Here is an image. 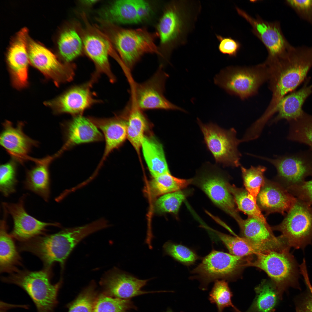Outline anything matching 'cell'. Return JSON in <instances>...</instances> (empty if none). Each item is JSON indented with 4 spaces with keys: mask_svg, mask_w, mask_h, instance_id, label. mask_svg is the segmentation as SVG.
I'll use <instances>...</instances> for the list:
<instances>
[{
    "mask_svg": "<svg viewBox=\"0 0 312 312\" xmlns=\"http://www.w3.org/2000/svg\"><path fill=\"white\" fill-rule=\"evenodd\" d=\"M227 186L233 197L238 211L243 212L248 216L252 217L263 222L267 223L257 201L245 189L237 187L229 182Z\"/></svg>",
    "mask_w": 312,
    "mask_h": 312,
    "instance_id": "35",
    "label": "cell"
},
{
    "mask_svg": "<svg viewBox=\"0 0 312 312\" xmlns=\"http://www.w3.org/2000/svg\"><path fill=\"white\" fill-rule=\"evenodd\" d=\"M78 240L76 234L67 228L55 234L37 237L24 242L22 248L38 257L47 268L55 262L59 263L63 267Z\"/></svg>",
    "mask_w": 312,
    "mask_h": 312,
    "instance_id": "9",
    "label": "cell"
},
{
    "mask_svg": "<svg viewBox=\"0 0 312 312\" xmlns=\"http://www.w3.org/2000/svg\"><path fill=\"white\" fill-rule=\"evenodd\" d=\"M242 237L260 249L263 253L289 248L280 235L276 237L268 223L248 216L238 224Z\"/></svg>",
    "mask_w": 312,
    "mask_h": 312,
    "instance_id": "23",
    "label": "cell"
},
{
    "mask_svg": "<svg viewBox=\"0 0 312 312\" xmlns=\"http://www.w3.org/2000/svg\"><path fill=\"white\" fill-rule=\"evenodd\" d=\"M137 308L130 299H118L103 294L97 297L92 312H131Z\"/></svg>",
    "mask_w": 312,
    "mask_h": 312,
    "instance_id": "39",
    "label": "cell"
},
{
    "mask_svg": "<svg viewBox=\"0 0 312 312\" xmlns=\"http://www.w3.org/2000/svg\"><path fill=\"white\" fill-rule=\"evenodd\" d=\"M27 48L29 62L56 86L73 79L76 68L74 64L61 62L50 50L31 39H28Z\"/></svg>",
    "mask_w": 312,
    "mask_h": 312,
    "instance_id": "14",
    "label": "cell"
},
{
    "mask_svg": "<svg viewBox=\"0 0 312 312\" xmlns=\"http://www.w3.org/2000/svg\"><path fill=\"white\" fill-rule=\"evenodd\" d=\"M59 156L56 153L41 159L34 158L33 161L35 165L26 170L24 188L40 196L46 202L49 201L50 194V165Z\"/></svg>",
    "mask_w": 312,
    "mask_h": 312,
    "instance_id": "26",
    "label": "cell"
},
{
    "mask_svg": "<svg viewBox=\"0 0 312 312\" xmlns=\"http://www.w3.org/2000/svg\"><path fill=\"white\" fill-rule=\"evenodd\" d=\"M197 123L204 136V142L217 164L224 167H237L241 166L242 155L238 149L240 143L234 128L223 129L212 122L203 123L199 119Z\"/></svg>",
    "mask_w": 312,
    "mask_h": 312,
    "instance_id": "7",
    "label": "cell"
},
{
    "mask_svg": "<svg viewBox=\"0 0 312 312\" xmlns=\"http://www.w3.org/2000/svg\"><path fill=\"white\" fill-rule=\"evenodd\" d=\"M28 30L22 28L16 34L7 52V60L12 84L18 89L28 84Z\"/></svg>",
    "mask_w": 312,
    "mask_h": 312,
    "instance_id": "22",
    "label": "cell"
},
{
    "mask_svg": "<svg viewBox=\"0 0 312 312\" xmlns=\"http://www.w3.org/2000/svg\"><path fill=\"white\" fill-rule=\"evenodd\" d=\"M98 0H83L80 1V3L86 7H91L97 3Z\"/></svg>",
    "mask_w": 312,
    "mask_h": 312,
    "instance_id": "49",
    "label": "cell"
},
{
    "mask_svg": "<svg viewBox=\"0 0 312 312\" xmlns=\"http://www.w3.org/2000/svg\"><path fill=\"white\" fill-rule=\"evenodd\" d=\"M88 117L101 132L105 141L103 153L96 168L99 170L109 154L127 139V122L119 113L111 118Z\"/></svg>",
    "mask_w": 312,
    "mask_h": 312,
    "instance_id": "24",
    "label": "cell"
},
{
    "mask_svg": "<svg viewBox=\"0 0 312 312\" xmlns=\"http://www.w3.org/2000/svg\"><path fill=\"white\" fill-rule=\"evenodd\" d=\"M119 113L127 120V138L139 153L148 125L146 117L143 111L136 107L130 100Z\"/></svg>",
    "mask_w": 312,
    "mask_h": 312,
    "instance_id": "28",
    "label": "cell"
},
{
    "mask_svg": "<svg viewBox=\"0 0 312 312\" xmlns=\"http://www.w3.org/2000/svg\"><path fill=\"white\" fill-rule=\"evenodd\" d=\"M289 249L258 254L254 260L249 259L245 265L264 271L271 278L280 297L285 287L296 282L299 275L298 263Z\"/></svg>",
    "mask_w": 312,
    "mask_h": 312,
    "instance_id": "6",
    "label": "cell"
},
{
    "mask_svg": "<svg viewBox=\"0 0 312 312\" xmlns=\"http://www.w3.org/2000/svg\"><path fill=\"white\" fill-rule=\"evenodd\" d=\"M183 25L176 7H168L164 10L157 26L160 44L164 47L175 40L180 33Z\"/></svg>",
    "mask_w": 312,
    "mask_h": 312,
    "instance_id": "32",
    "label": "cell"
},
{
    "mask_svg": "<svg viewBox=\"0 0 312 312\" xmlns=\"http://www.w3.org/2000/svg\"><path fill=\"white\" fill-rule=\"evenodd\" d=\"M153 279L142 280L133 275L114 268L105 276L101 281L105 294L118 299L128 300L133 297L150 293L164 291H146L141 290Z\"/></svg>",
    "mask_w": 312,
    "mask_h": 312,
    "instance_id": "20",
    "label": "cell"
},
{
    "mask_svg": "<svg viewBox=\"0 0 312 312\" xmlns=\"http://www.w3.org/2000/svg\"><path fill=\"white\" fill-rule=\"evenodd\" d=\"M26 196L23 195L16 203H2L3 209L11 215L13 221V228L10 235L24 242L41 234L49 226H60L58 223L42 222L28 214L24 207Z\"/></svg>",
    "mask_w": 312,
    "mask_h": 312,
    "instance_id": "17",
    "label": "cell"
},
{
    "mask_svg": "<svg viewBox=\"0 0 312 312\" xmlns=\"http://www.w3.org/2000/svg\"><path fill=\"white\" fill-rule=\"evenodd\" d=\"M70 26L60 33L57 40L58 51L64 62H72L83 51L81 27L78 24Z\"/></svg>",
    "mask_w": 312,
    "mask_h": 312,
    "instance_id": "29",
    "label": "cell"
},
{
    "mask_svg": "<svg viewBox=\"0 0 312 312\" xmlns=\"http://www.w3.org/2000/svg\"><path fill=\"white\" fill-rule=\"evenodd\" d=\"M236 9L238 14L250 24L253 32L266 47L268 52L266 60L283 55L292 46L285 37L279 23L267 22L259 16L254 18L239 8Z\"/></svg>",
    "mask_w": 312,
    "mask_h": 312,
    "instance_id": "16",
    "label": "cell"
},
{
    "mask_svg": "<svg viewBox=\"0 0 312 312\" xmlns=\"http://www.w3.org/2000/svg\"><path fill=\"white\" fill-rule=\"evenodd\" d=\"M64 144L59 151H64L78 145L102 141L101 131L88 117L83 115L73 116L61 125Z\"/></svg>",
    "mask_w": 312,
    "mask_h": 312,
    "instance_id": "21",
    "label": "cell"
},
{
    "mask_svg": "<svg viewBox=\"0 0 312 312\" xmlns=\"http://www.w3.org/2000/svg\"><path fill=\"white\" fill-rule=\"evenodd\" d=\"M256 297L250 311L257 312H274L280 297L274 284L264 280L255 288Z\"/></svg>",
    "mask_w": 312,
    "mask_h": 312,
    "instance_id": "34",
    "label": "cell"
},
{
    "mask_svg": "<svg viewBox=\"0 0 312 312\" xmlns=\"http://www.w3.org/2000/svg\"><path fill=\"white\" fill-rule=\"evenodd\" d=\"M268 76L264 62L251 66L227 67L216 76L214 82L229 94L244 100L256 94Z\"/></svg>",
    "mask_w": 312,
    "mask_h": 312,
    "instance_id": "3",
    "label": "cell"
},
{
    "mask_svg": "<svg viewBox=\"0 0 312 312\" xmlns=\"http://www.w3.org/2000/svg\"><path fill=\"white\" fill-rule=\"evenodd\" d=\"M192 178L185 179L175 177L166 173L153 177L149 183L148 190L153 197L182 190L192 184Z\"/></svg>",
    "mask_w": 312,
    "mask_h": 312,
    "instance_id": "33",
    "label": "cell"
},
{
    "mask_svg": "<svg viewBox=\"0 0 312 312\" xmlns=\"http://www.w3.org/2000/svg\"><path fill=\"white\" fill-rule=\"evenodd\" d=\"M7 214L4 211L3 217L0 222L1 272L16 271V266L19 263L21 260L12 237L8 233L6 221Z\"/></svg>",
    "mask_w": 312,
    "mask_h": 312,
    "instance_id": "31",
    "label": "cell"
},
{
    "mask_svg": "<svg viewBox=\"0 0 312 312\" xmlns=\"http://www.w3.org/2000/svg\"><path fill=\"white\" fill-rule=\"evenodd\" d=\"M215 232L232 255L244 257L263 253L258 247L242 237L232 236L217 231Z\"/></svg>",
    "mask_w": 312,
    "mask_h": 312,
    "instance_id": "37",
    "label": "cell"
},
{
    "mask_svg": "<svg viewBox=\"0 0 312 312\" xmlns=\"http://www.w3.org/2000/svg\"><path fill=\"white\" fill-rule=\"evenodd\" d=\"M287 190L297 198L312 206V179L291 187Z\"/></svg>",
    "mask_w": 312,
    "mask_h": 312,
    "instance_id": "46",
    "label": "cell"
},
{
    "mask_svg": "<svg viewBox=\"0 0 312 312\" xmlns=\"http://www.w3.org/2000/svg\"><path fill=\"white\" fill-rule=\"evenodd\" d=\"M188 195L187 191L182 190L163 195L155 202V210L159 213H170L177 215Z\"/></svg>",
    "mask_w": 312,
    "mask_h": 312,
    "instance_id": "42",
    "label": "cell"
},
{
    "mask_svg": "<svg viewBox=\"0 0 312 312\" xmlns=\"http://www.w3.org/2000/svg\"><path fill=\"white\" fill-rule=\"evenodd\" d=\"M266 161L276 168L277 181L287 190L300 185L309 176L312 177V150L310 148L272 159L251 154Z\"/></svg>",
    "mask_w": 312,
    "mask_h": 312,
    "instance_id": "12",
    "label": "cell"
},
{
    "mask_svg": "<svg viewBox=\"0 0 312 312\" xmlns=\"http://www.w3.org/2000/svg\"><path fill=\"white\" fill-rule=\"evenodd\" d=\"M264 63L268 69V81L272 96L264 113L272 117L283 98L307 79L312 67V46H292L283 55Z\"/></svg>",
    "mask_w": 312,
    "mask_h": 312,
    "instance_id": "1",
    "label": "cell"
},
{
    "mask_svg": "<svg viewBox=\"0 0 312 312\" xmlns=\"http://www.w3.org/2000/svg\"><path fill=\"white\" fill-rule=\"evenodd\" d=\"M47 271L17 272L3 279L5 282L15 284L28 294L37 312H53L57 303L60 281L52 284Z\"/></svg>",
    "mask_w": 312,
    "mask_h": 312,
    "instance_id": "4",
    "label": "cell"
},
{
    "mask_svg": "<svg viewBox=\"0 0 312 312\" xmlns=\"http://www.w3.org/2000/svg\"><path fill=\"white\" fill-rule=\"evenodd\" d=\"M296 198L277 182L266 178L257 198L261 211L266 215L278 213L285 215L292 207Z\"/></svg>",
    "mask_w": 312,
    "mask_h": 312,
    "instance_id": "25",
    "label": "cell"
},
{
    "mask_svg": "<svg viewBox=\"0 0 312 312\" xmlns=\"http://www.w3.org/2000/svg\"><path fill=\"white\" fill-rule=\"evenodd\" d=\"M95 81H88L73 86L62 94L44 104L52 109L55 114H67L74 116L83 115V112L101 100L95 98L92 91Z\"/></svg>",
    "mask_w": 312,
    "mask_h": 312,
    "instance_id": "15",
    "label": "cell"
},
{
    "mask_svg": "<svg viewBox=\"0 0 312 312\" xmlns=\"http://www.w3.org/2000/svg\"><path fill=\"white\" fill-rule=\"evenodd\" d=\"M288 122L287 139L305 144L312 150V115L304 112L299 117Z\"/></svg>",
    "mask_w": 312,
    "mask_h": 312,
    "instance_id": "36",
    "label": "cell"
},
{
    "mask_svg": "<svg viewBox=\"0 0 312 312\" xmlns=\"http://www.w3.org/2000/svg\"><path fill=\"white\" fill-rule=\"evenodd\" d=\"M310 78H307L303 86L299 90L286 95L280 102L277 109V115L270 124L284 119L288 122L301 116L304 112L303 105L308 97L312 93V84L308 85Z\"/></svg>",
    "mask_w": 312,
    "mask_h": 312,
    "instance_id": "27",
    "label": "cell"
},
{
    "mask_svg": "<svg viewBox=\"0 0 312 312\" xmlns=\"http://www.w3.org/2000/svg\"><path fill=\"white\" fill-rule=\"evenodd\" d=\"M234 311H235V312H242L241 311H240L239 310L236 308L235 309H234Z\"/></svg>",
    "mask_w": 312,
    "mask_h": 312,
    "instance_id": "50",
    "label": "cell"
},
{
    "mask_svg": "<svg viewBox=\"0 0 312 312\" xmlns=\"http://www.w3.org/2000/svg\"><path fill=\"white\" fill-rule=\"evenodd\" d=\"M232 293L228 283L224 280H216L209 294V300L211 303L215 304L217 312H223L224 308L231 307L233 309L235 307L231 300Z\"/></svg>",
    "mask_w": 312,
    "mask_h": 312,
    "instance_id": "41",
    "label": "cell"
},
{
    "mask_svg": "<svg viewBox=\"0 0 312 312\" xmlns=\"http://www.w3.org/2000/svg\"><path fill=\"white\" fill-rule=\"evenodd\" d=\"M97 298L95 287L90 285L71 304L68 312H92Z\"/></svg>",
    "mask_w": 312,
    "mask_h": 312,
    "instance_id": "44",
    "label": "cell"
},
{
    "mask_svg": "<svg viewBox=\"0 0 312 312\" xmlns=\"http://www.w3.org/2000/svg\"><path fill=\"white\" fill-rule=\"evenodd\" d=\"M24 122H18L14 127L10 121L6 120L2 124L0 133V144L13 159L23 164L34 158L29 154L34 147L39 146V142L27 135L23 131Z\"/></svg>",
    "mask_w": 312,
    "mask_h": 312,
    "instance_id": "19",
    "label": "cell"
},
{
    "mask_svg": "<svg viewBox=\"0 0 312 312\" xmlns=\"http://www.w3.org/2000/svg\"><path fill=\"white\" fill-rule=\"evenodd\" d=\"M216 36L220 42L219 51L230 56L235 57L241 47L239 42L231 37H224L218 35Z\"/></svg>",
    "mask_w": 312,
    "mask_h": 312,
    "instance_id": "47",
    "label": "cell"
},
{
    "mask_svg": "<svg viewBox=\"0 0 312 312\" xmlns=\"http://www.w3.org/2000/svg\"><path fill=\"white\" fill-rule=\"evenodd\" d=\"M271 228L281 233L289 248L303 249L312 243V206L296 198L281 222Z\"/></svg>",
    "mask_w": 312,
    "mask_h": 312,
    "instance_id": "10",
    "label": "cell"
},
{
    "mask_svg": "<svg viewBox=\"0 0 312 312\" xmlns=\"http://www.w3.org/2000/svg\"><path fill=\"white\" fill-rule=\"evenodd\" d=\"M240 167L245 189L257 201V195L265 182L264 174L267 168L261 165L251 166L249 168Z\"/></svg>",
    "mask_w": 312,
    "mask_h": 312,
    "instance_id": "38",
    "label": "cell"
},
{
    "mask_svg": "<svg viewBox=\"0 0 312 312\" xmlns=\"http://www.w3.org/2000/svg\"><path fill=\"white\" fill-rule=\"evenodd\" d=\"M141 148L145 162L153 177L170 172L162 146L154 138L145 136Z\"/></svg>",
    "mask_w": 312,
    "mask_h": 312,
    "instance_id": "30",
    "label": "cell"
},
{
    "mask_svg": "<svg viewBox=\"0 0 312 312\" xmlns=\"http://www.w3.org/2000/svg\"><path fill=\"white\" fill-rule=\"evenodd\" d=\"M247 259L213 250L192 271L194 275L191 278L198 280L201 283V289L206 290L211 282L233 278L242 268L245 266Z\"/></svg>",
    "mask_w": 312,
    "mask_h": 312,
    "instance_id": "11",
    "label": "cell"
},
{
    "mask_svg": "<svg viewBox=\"0 0 312 312\" xmlns=\"http://www.w3.org/2000/svg\"><path fill=\"white\" fill-rule=\"evenodd\" d=\"M168 75L163 69L162 65L150 78L141 83L134 82L130 99L133 104L142 111L162 109L185 110L171 103L164 95L166 82Z\"/></svg>",
    "mask_w": 312,
    "mask_h": 312,
    "instance_id": "13",
    "label": "cell"
},
{
    "mask_svg": "<svg viewBox=\"0 0 312 312\" xmlns=\"http://www.w3.org/2000/svg\"><path fill=\"white\" fill-rule=\"evenodd\" d=\"M285 3L301 19L312 26V0H287Z\"/></svg>",
    "mask_w": 312,
    "mask_h": 312,
    "instance_id": "45",
    "label": "cell"
},
{
    "mask_svg": "<svg viewBox=\"0 0 312 312\" xmlns=\"http://www.w3.org/2000/svg\"><path fill=\"white\" fill-rule=\"evenodd\" d=\"M18 162L11 158L0 166V190L2 194L8 197L16 191Z\"/></svg>",
    "mask_w": 312,
    "mask_h": 312,
    "instance_id": "40",
    "label": "cell"
},
{
    "mask_svg": "<svg viewBox=\"0 0 312 312\" xmlns=\"http://www.w3.org/2000/svg\"><path fill=\"white\" fill-rule=\"evenodd\" d=\"M164 312H173L172 310L170 309H168L166 311Z\"/></svg>",
    "mask_w": 312,
    "mask_h": 312,
    "instance_id": "51",
    "label": "cell"
},
{
    "mask_svg": "<svg viewBox=\"0 0 312 312\" xmlns=\"http://www.w3.org/2000/svg\"><path fill=\"white\" fill-rule=\"evenodd\" d=\"M152 12L151 4L146 1L116 0L100 10L99 19L116 25L137 24L148 18Z\"/></svg>",
    "mask_w": 312,
    "mask_h": 312,
    "instance_id": "18",
    "label": "cell"
},
{
    "mask_svg": "<svg viewBox=\"0 0 312 312\" xmlns=\"http://www.w3.org/2000/svg\"><path fill=\"white\" fill-rule=\"evenodd\" d=\"M101 29L106 34L119 56L125 68L131 70L142 57L146 53L163 55L156 45L157 33L146 28L126 29L99 19Z\"/></svg>",
    "mask_w": 312,
    "mask_h": 312,
    "instance_id": "2",
    "label": "cell"
},
{
    "mask_svg": "<svg viewBox=\"0 0 312 312\" xmlns=\"http://www.w3.org/2000/svg\"><path fill=\"white\" fill-rule=\"evenodd\" d=\"M163 249L164 255L171 257L175 260L185 265H192L198 259L197 255L192 250L170 241L164 244Z\"/></svg>",
    "mask_w": 312,
    "mask_h": 312,
    "instance_id": "43",
    "label": "cell"
},
{
    "mask_svg": "<svg viewBox=\"0 0 312 312\" xmlns=\"http://www.w3.org/2000/svg\"><path fill=\"white\" fill-rule=\"evenodd\" d=\"M303 307L304 312H312V297L305 301Z\"/></svg>",
    "mask_w": 312,
    "mask_h": 312,
    "instance_id": "48",
    "label": "cell"
},
{
    "mask_svg": "<svg viewBox=\"0 0 312 312\" xmlns=\"http://www.w3.org/2000/svg\"><path fill=\"white\" fill-rule=\"evenodd\" d=\"M226 174L217 166L205 164L192 178V183L201 190L216 205L237 223L243 219L236 207L233 197L227 186Z\"/></svg>",
    "mask_w": 312,
    "mask_h": 312,
    "instance_id": "5",
    "label": "cell"
},
{
    "mask_svg": "<svg viewBox=\"0 0 312 312\" xmlns=\"http://www.w3.org/2000/svg\"><path fill=\"white\" fill-rule=\"evenodd\" d=\"M81 16L85 25L84 28L81 29L83 51L95 66L91 77L97 81L101 75L104 74L111 83H114L116 79L112 70L109 56L116 51L101 29L90 23L84 13Z\"/></svg>",
    "mask_w": 312,
    "mask_h": 312,
    "instance_id": "8",
    "label": "cell"
}]
</instances>
